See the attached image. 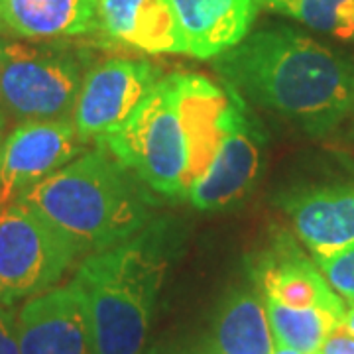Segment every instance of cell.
Returning <instances> with one entry per match:
<instances>
[{
  "label": "cell",
  "mask_w": 354,
  "mask_h": 354,
  "mask_svg": "<svg viewBox=\"0 0 354 354\" xmlns=\"http://www.w3.org/2000/svg\"><path fill=\"white\" fill-rule=\"evenodd\" d=\"M234 93L195 73H171L127 122L95 144L164 197H187L215 156Z\"/></svg>",
  "instance_id": "cell-1"
},
{
  "label": "cell",
  "mask_w": 354,
  "mask_h": 354,
  "mask_svg": "<svg viewBox=\"0 0 354 354\" xmlns=\"http://www.w3.org/2000/svg\"><path fill=\"white\" fill-rule=\"evenodd\" d=\"M213 69L242 101L325 136L354 109V64L293 28L258 30L216 55Z\"/></svg>",
  "instance_id": "cell-2"
},
{
  "label": "cell",
  "mask_w": 354,
  "mask_h": 354,
  "mask_svg": "<svg viewBox=\"0 0 354 354\" xmlns=\"http://www.w3.org/2000/svg\"><path fill=\"white\" fill-rule=\"evenodd\" d=\"M24 203L81 258L109 250L150 225L158 201L114 156L95 148L24 191Z\"/></svg>",
  "instance_id": "cell-3"
},
{
  "label": "cell",
  "mask_w": 354,
  "mask_h": 354,
  "mask_svg": "<svg viewBox=\"0 0 354 354\" xmlns=\"http://www.w3.org/2000/svg\"><path fill=\"white\" fill-rule=\"evenodd\" d=\"M176 246L169 218H153L136 236L85 256L71 279L81 295L91 354H142Z\"/></svg>",
  "instance_id": "cell-4"
},
{
  "label": "cell",
  "mask_w": 354,
  "mask_h": 354,
  "mask_svg": "<svg viewBox=\"0 0 354 354\" xmlns=\"http://www.w3.org/2000/svg\"><path fill=\"white\" fill-rule=\"evenodd\" d=\"M81 256L24 203L0 205V307L55 288Z\"/></svg>",
  "instance_id": "cell-5"
},
{
  "label": "cell",
  "mask_w": 354,
  "mask_h": 354,
  "mask_svg": "<svg viewBox=\"0 0 354 354\" xmlns=\"http://www.w3.org/2000/svg\"><path fill=\"white\" fill-rule=\"evenodd\" d=\"M85 67L77 53L20 46L0 69V111L8 120H71Z\"/></svg>",
  "instance_id": "cell-6"
},
{
  "label": "cell",
  "mask_w": 354,
  "mask_h": 354,
  "mask_svg": "<svg viewBox=\"0 0 354 354\" xmlns=\"http://www.w3.org/2000/svg\"><path fill=\"white\" fill-rule=\"evenodd\" d=\"M162 77V67L148 59L111 57L91 67L71 116L79 136L88 144L122 127Z\"/></svg>",
  "instance_id": "cell-7"
},
{
  "label": "cell",
  "mask_w": 354,
  "mask_h": 354,
  "mask_svg": "<svg viewBox=\"0 0 354 354\" xmlns=\"http://www.w3.org/2000/svg\"><path fill=\"white\" fill-rule=\"evenodd\" d=\"M264 160V136L239 95L215 156L191 185L187 201L199 211H221L242 201L254 189Z\"/></svg>",
  "instance_id": "cell-8"
},
{
  "label": "cell",
  "mask_w": 354,
  "mask_h": 354,
  "mask_svg": "<svg viewBox=\"0 0 354 354\" xmlns=\"http://www.w3.org/2000/svg\"><path fill=\"white\" fill-rule=\"evenodd\" d=\"M85 146L73 120L18 122L0 146V205L73 162Z\"/></svg>",
  "instance_id": "cell-9"
},
{
  "label": "cell",
  "mask_w": 354,
  "mask_h": 354,
  "mask_svg": "<svg viewBox=\"0 0 354 354\" xmlns=\"http://www.w3.org/2000/svg\"><path fill=\"white\" fill-rule=\"evenodd\" d=\"M250 272L266 299L299 309L319 307L344 319V299L335 293L315 260L307 258L288 232L278 234L256 256Z\"/></svg>",
  "instance_id": "cell-10"
},
{
  "label": "cell",
  "mask_w": 354,
  "mask_h": 354,
  "mask_svg": "<svg viewBox=\"0 0 354 354\" xmlns=\"http://www.w3.org/2000/svg\"><path fill=\"white\" fill-rule=\"evenodd\" d=\"M16 323L20 354H91L87 315L73 281L30 297Z\"/></svg>",
  "instance_id": "cell-11"
},
{
  "label": "cell",
  "mask_w": 354,
  "mask_h": 354,
  "mask_svg": "<svg viewBox=\"0 0 354 354\" xmlns=\"http://www.w3.org/2000/svg\"><path fill=\"white\" fill-rule=\"evenodd\" d=\"M281 207L313 258L354 246V183H330L288 193Z\"/></svg>",
  "instance_id": "cell-12"
},
{
  "label": "cell",
  "mask_w": 354,
  "mask_h": 354,
  "mask_svg": "<svg viewBox=\"0 0 354 354\" xmlns=\"http://www.w3.org/2000/svg\"><path fill=\"white\" fill-rule=\"evenodd\" d=\"M99 30L146 53H185L171 0H99Z\"/></svg>",
  "instance_id": "cell-13"
},
{
  "label": "cell",
  "mask_w": 354,
  "mask_h": 354,
  "mask_svg": "<svg viewBox=\"0 0 354 354\" xmlns=\"http://www.w3.org/2000/svg\"><path fill=\"white\" fill-rule=\"evenodd\" d=\"M187 55L197 59H215L248 36L258 0H171Z\"/></svg>",
  "instance_id": "cell-14"
},
{
  "label": "cell",
  "mask_w": 354,
  "mask_h": 354,
  "mask_svg": "<svg viewBox=\"0 0 354 354\" xmlns=\"http://www.w3.org/2000/svg\"><path fill=\"white\" fill-rule=\"evenodd\" d=\"M0 24L14 38H79L99 30V0H0Z\"/></svg>",
  "instance_id": "cell-15"
},
{
  "label": "cell",
  "mask_w": 354,
  "mask_h": 354,
  "mask_svg": "<svg viewBox=\"0 0 354 354\" xmlns=\"http://www.w3.org/2000/svg\"><path fill=\"white\" fill-rule=\"evenodd\" d=\"M274 346L264 297L256 291L239 290L225 299L209 348L203 354H272Z\"/></svg>",
  "instance_id": "cell-16"
},
{
  "label": "cell",
  "mask_w": 354,
  "mask_h": 354,
  "mask_svg": "<svg viewBox=\"0 0 354 354\" xmlns=\"http://www.w3.org/2000/svg\"><path fill=\"white\" fill-rule=\"evenodd\" d=\"M266 315L274 341L304 354H319L325 339L342 321L319 307H288L274 299H266Z\"/></svg>",
  "instance_id": "cell-17"
},
{
  "label": "cell",
  "mask_w": 354,
  "mask_h": 354,
  "mask_svg": "<svg viewBox=\"0 0 354 354\" xmlns=\"http://www.w3.org/2000/svg\"><path fill=\"white\" fill-rule=\"evenodd\" d=\"M270 12L288 16L321 34L354 41V0H258Z\"/></svg>",
  "instance_id": "cell-18"
},
{
  "label": "cell",
  "mask_w": 354,
  "mask_h": 354,
  "mask_svg": "<svg viewBox=\"0 0 354 354\" xmlns=\"http://www.w3.org/2000/svg\"><path fill=\"white\" fill-rule=\"evenodd\" d=\"M313 260L335 293H339L346 304H354V246Z\"/></svg>",
  "instance_id": "cell-19"
},
{
  "label": "cell",
  "mask_w": 354,
  "mask_h": 354,
  "mask_svg": "<svg viewBox=\"0 0 354 354\" xmlns=\"http://www.w3.org/2000/svg\"><path fill=\"white\" fill-rule=\"evenodd\" d=\"M0 354H20L18 323L10 307H0Z\"/></svg>",
  "instance_id": "cell-20"
},
{
  "label": "cell",
  "mask_w": 354,
  "mask_h": 354,
  "mask_svg": "<svg viewBox=\"0 0 354 354\" xmlns=\"http://www.w3.org/2000/svg\"><path fill=\"white\" fill-rule=\"evenodd\" d=\"M319 354H354V335L339 325L325 339Z\"/></svg>",
  "instance_id": "cell-21"
},
{
  "label": "cell",
  "mask_w": 354,
  "mask_h": 354,
  "mask_svg": "<svg viewBox=\"0 0 354 354\" xmlns=\"http://www.w3.org/2000/svg\"><path fill=\"white\" fill-rule=\"evenodd\" d=\"M144 354H203V351H195V348H189L185 344H177V342H158Z\"/></svg>",
  "instance_id": "cell-22"
},
{
  "label": "cell",
  "mask_w": 354,
  "mask_h": 354,
  "mask_svg": "<svg viewBox=\"0 0 354 354\" xmlns=\"http://www.w3.org/2000/svg\"><path fill=\"white\" fill-rule=\"evenodd\" d=\"M20 46H22L20 41H10V39L0 38V69L12 59L14 53L20 50Z\"/></svg>",
  "instance_id": "cell-23"
},
{
  "label": "cell",
  "mask_w": 354,
  "mask_h": 354,
  "mask_svg": "<svg viewBox=\"0 0 354 354\" xmlns=\"http://www.w3.org/2000/svg\"><path fill=\"white\" fill-rule=\"evenodd\" d=\"M342 327L354 335V304H346L344 319H342Z\"/></svg>",
  "instance_id": "cell-24"
},
{
  "label": "cell",
  "mask_w": 354,
  "mask_h": 354,
  "mask_svg": "<svg viewBox=\"0 0 354 354\" xmlns=\"http://www.w3.org/2000/svg\"><path fill=\"white\" fill-rule=\"evenodd\" d=\"M6 134H8V116L0 111V146H2V142L6 138Z\"/></svg>",
  "instance_id": "cell-25"
},
{
  "label": "cell",
  "mask_w": 354,
  "mask_h": 354,
  "mask_svg": "<svg viewBox=\"0 0 354 354\" xmlns=\"http://www.w3.org/2000/svg\"><path fill=\"white\" fill-rule=\"evenodd\" d=\"M272 354H304V353H299V351H295V348H290V346H286V344H279V342H276L274 353Z\"/></svg>",
  "instance_id": "cell-26"
},
{
  "label": "cell",
  "mask_w": 354,
  "mask_h": 354,
  "mask_svg": "<svg viewBox=\"0 0 354 354\" xmlns=\"http://www.w3.org/2000/svg\"><path fill=\"white\" fill-rule=\"evenodd\" d=\"M0 34H4V28H2V24H0Z\"/></svg>",
  "instance_id": "cell-27"
},
{
  "label": "cell",
  "mask_w": 354,
  "mask_h": 354,
  "mask_svg": "<svg viewBox=\"0 0 354 354\" xmlns=\"http://www.w3.org/2000/svg\"><path fill=\"white\" fill-rule=\"evenodd\" d=\"M353 118H354V109H353ZM353 136H354V122H353Z\"/></svg>",
  "instance_id": "cell-28"
}]
</instances>
